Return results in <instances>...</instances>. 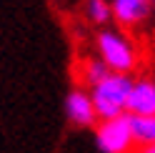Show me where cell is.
<instances>
[{"label":"cell","mask_w":155,"mask_h":153,"mask_svg":"<svg viewBox=\"0 0 155 153\" xmlns=\"http://www.w3.org/2000/svg\"><path fill=\"white\" fill-rule=\"evenodd\" d=\"M133 88V80L128 75L110 73L103 83L90 88V100L100 121H113L120 116H128V95Z\"/></svg>","instance_id":"obj_1"},{"label":"cell","mask_w":155,"mask_h":153,"mask_svg":"<svg viewBox=\"0 0 155 153\" xmlns=\"http://www.w3.org/2000/svg\"><path fill=\"white\" fill-rule=\"evenodd\" d=\"M95 45H98L100 60L105 63V68L110 73L128 75L135 68V63H138V53H135L133 43L118 30L103 28V30L95 35Z\"/></svg>","instance_id":"obj_2"},{"label":"cell","mask_w":155,"mask_h":153,"mask_svg":"<svg viewBox=\"0 0 155 153\" xmlns=\"http://www.w3.org/2000/svg\"><path fill=\"white\" fill-rule=\"evenodd\" d=\"M95 143H98V148L103 153H128L130 146H133V133H130L128 116L103 121L95 128Z\"/></svg>","instance_id":"obj_3"},{"label":"cell","mask_w":155,"mask_h":153,"mask_svg":"<svg viewBox=\"0 0 155 153\" xmlns=\"http://www.w3.org/2000/svg\"><path fill=\"white\" fill-rule=\"evenodd\" d=\"M65 116H68L70 123H75V126H83V128L93 126V123L98 121V113L93 108L90 93H85L83 88H73L65 95Z\"/></svg>","instance_id":"obj_4"},{"label":"cell","mask_w":155,"mask_h":153,"mask_svg":"<svg viewBox=\"0 0 155 153\" xmlns=\"http://www.w3.org/2000/svg\"><path fill=\"white\" fill-rule=\"evenodd\" d=\"M128 116H155V83L133 80L128 95Z\"/></svg>","instance_id":"obj_5"},{"label":"cell","mask_w":155,"mask_h":153,"mask_svg":"<svg viewBox=\"0 0 155 153\" xmlns=\"http://www.w3.org/2000/svg\"><path fill=\"white\" fill-rule=\"evenodd\" d=\"M150 8L153 5L145 3V0H115V3H110L113 18L125 28H135V25L145 23L150 15Z\"/></svg>","instance_id":"obj_6"},{"label":"cell","mask_w":155,"mask_h":153,"mask_svg":"<svg viewBox=\"0 0 155 153\" xmlns=\"http://www.w3.org/2000/svg\"><path fill=\"white\" fill-rule=\"evenodd\" d=\"M133 143L153 146L155 143V116H128Z\"/></svg>","instance_id":"obj_7"},{"label":"cell","mask_w":155,"mask_h":153,"mask_svg":"<svg viewBox=\"0 0 155 153\" xmlns=\"http://www.w3.org/2000/svg\"><path fill=\"white\" fill-rule=\"evenodd\" d=\"M108 75H110V70L105 68L103 60H88V63H85V68H83V80H85L88 88H95V85L103 83Z\"/></svg>","instance_id":"obj_8"},{"label":"cell","mask_w":155,"mask_h":153,"mask_svg":"<svg viewBox=\"0 0 155 153\" xmlns=\"http://www.w3.org/2000/svg\"><path fill=\"white\" fill-rule=\"evenodd\" d=\"M85 15H88L95 25L103 28L113 18V10H110L108 3H103V0H90V3H85Z\"/></svg>","instance_id":"obj_9"},{"label":"cell","mask_w":155,"mask_h":153,"mask_svg":"<svg viewBox=\"0 0 155 153\" xmlns=\"http://www.w3.org/2000/svg\"><path fill=\"white\" fill-rule=\"evenodd\" d=\"M140 153H155V143H153V146H143Z\"/></svg>","instance_id":"obj_10"},{"label":"cell","mask_w":155,"mask_h":153,"mask_svg":"<svg viewBox=\"0 0 155 153\" xmlns=\"http://www.w3.org/2000/svg\"><path fill=\"white\" fill-rule=\"evenodd\" d=\"M153 8H155V5H153Z\"/></svg>","instance_id":"obj_11"}]
</instances>
